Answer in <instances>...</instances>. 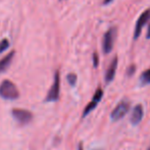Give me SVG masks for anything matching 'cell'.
<instances>
[{
    "label": "cell",
    "mask_w": 150,
    "mask_h": 150,
    "mask_svg": "<svg viewBox=\"0 0 150 150\" xmlns=\"http://www.w3.org/2000/svg\"><path fill=\"white\" fill-rule=\"evenodd\" d=\"M117 35V29L115 27H111L105 32L102 40V50L104 54H109L112 50L115 38Z\"/></svg>",
    "instance_id": "cell-2"
},
{
    "label": "cell",
    "mask_w": 150,
    "mask_h": 150,
    "mask_svg": "<svg viewBox=\"0 0 150 150\" xmlns=\"http://www.w3.org/2000/svg\"><path fill=\"white\" fill-rule=\"evenodd\" d=\"M139 81H140L141 85H147V84H150V68L147 69L146 71H144V72L140 75Z\"/></svg>",
    "instance_id": "cell-11"
},
{
    "label": "cell",
    "mask_w": 150,
    "mask_h": 150,
    "mask_svg": "<svg viewBox=\"0 0 150 150\" xmlns=\"http://www.w3.org/2000/svg\"><path fill=\"white\" fill-rule=\"evenodd\" d=\"M0 97L4 100H16L20 92L13 82L5 79L0 83Z\"/></svg>",
    "instance_id": "cell-1"
},
{
    "label": "cell",
    "mask_w": 150,
    "mask_h": 150,
    "mask_svg": "<svg viewBox=\"0 0 150 150\" xmlns=\"http://www.w3.org/2000/svg\"><path fill=\"white\" fill-rule=\"evenodd\" d=\"M8 47H9V41H8L6 38L2 39L1 41H0V54L3 52L4 50H6Z\"/></svg>",
    "instance_id": "cell-12"
},
{
    "label": "cell",
    "mask_w": 150,
    "mask_h": 150,
    "mask_svg": "<svg viewBox=\"0 0 150 150\" xmlns=\"http://www.w3.org/2000/svg\"><path fill=\"white\" fill-rule=\"evenodd\" d=\"M149 20H150V8H147L146 10H144L141 14V16L137 20L136 25H135V30H134V39L139 38L141 32H142L143 27L148 23Z\"/></svg>",
    "instance_id": "cell-6"
},
{
    "label": "cell",
    "mask_w": 150,
    "mask_h": 150,
    "mask_svg": "<svg viewBox=\"0 0 150 150\" xmlns=\"http://www.w3.org/2000/svg\"><path fill=\"white\" fill-rule=\"evenodd\" d=\"M67 82H69L71 85H75L76 83H77V75L74 74V73H69V74H67Z\"/></svg>",
    "instance_id": "cell-13"
},
{
    "label": "cell",
    "mask_w": 150,
    "mask_h": 150,
    "mask_svg": "<svg viewBox=\"0 0 150 150\" xmlns=\"http://www.w3.org/2000/svg\"><path fill=\"white\" fill-rule=\"evenodd\" d=\"M134 70H135V66L134 65H132V66L128 69V75H132L133 72H134Z\"/></svg>",
    "instance_id": "cell-15"
},
{
    "label": "cell",
    "mask_w": 150,
    "mask_h": 150,
    "mask_svg": "<svg viewBox=\"0 0 150 150\" xmlns=\"http://www.w3.org/2000/svg\"><path fill=\"white\" fill-rule=\"evenodd\" d=\"M143 118V107L142 105H137L135 106V108L133 109V112L131 114V117H130V121L132 124L136 126L138 124L139 122L142 120Z\"/></svg>",
    "instance_id": "cell-9"
},
{
    "label": "cell",
    "mask_w": 150,
    "mask_h": 150,
    "mask_svg": "<svg viewBox=\"0 0 150 150\" xmlns=\"http://www.w3.org/2000/svg\"><path fill=\"white\" fill-rule=\"evenodd\" d=\"M102 97H103V90H101L100 88H98L96 90V92H95V94H94V96H93L92 100L90 101V103L85 107V109H84L83 117H86V116H87L88 114L91 112V111L94 110V109L96 108V106L99 104V102L101 101Z\"/></svg>",
    "instance_id": "cell-7"
},
{
    "label": "cell",
    "mask_w": 150,
    "mask_h": 150,
    "mask_svg": "<svg viewBox=\"0 0 150 150\" xmlns=\"http://www.w3.org/2000/svg\"><path fill=\"white\" fill-rule=\"evenodd\" d=\"M111 1H112V0H103V4H104V5H107V4H109Z\"/></svg>",
    "instance_id": "cell-16"
},
{
    "label": "cell",
    "mask_w": 150,
    "mask_h": 150,
    "mask_svg": "<svg viewBox=\"0 0 150 150\" xmlns=\"http://www.w3.org/2000/svg\"><path fill=\"white\" fill-rule=\"evenodd\" d=\"M148 150H150V148H149V149H148Z\"/></svg>",
    "instance_id": "cell-19"
},
{
    "label": "cell",
    "mask_w": 150,
    "mask_h": 150,
    "mask_svg": "<svg viewBox=\"0 0 150 150\" xmlns=\"http://www.w3.org/2000/svg\"><path fill=\"white\" fill-rule=\"evenodd\" d=\"M147 38L150 39V24H149V26H148V30H147Z\"/></svg>",
    "instance_id": "cell-17"
},
{
    "label": "cell",
    "mask_w": 150,
    "mask_h": 150,
    "mask_svg": "<svg viewBox=\"0 0 150 150\" xmlns=\"http://www.w3.org/2000/svg\"><path fill=\"white\" fill-rule=\"evenodd\" d=\"M59 92H60V74L59 71H56L54 74V80L50 90H48L47 96H46V102H55L59 99Z\"/></svg>",
    "instance_id": "cell-3"
},
{
    "label": "cell",
    "mask_w": 150,
    "mask_h": 150,
    "mask_svg": "<svg viewBox=\"0 0 150 150\" xmlns=\"http://www.w3.org/2000/svg\"><path fill=\"white\" fill-rule=\"evenodd\" d=\"M78 150H83V144L82 143H80L79 146H78Z\"/></svg>",
    "instance_id": "cell-18"
},
{
    "label": "cell",
    "mask_w": 150,
    "mask_h": 150,
    "mask_svg": "<svg viewBox=\"0 0 150 150\" xmlns=\"http://www.w3.org/2000/svg\"><path fill=\"white\" fill-rule=\"evenodd\" d=\"M130 110V102L127 100L120 101L119 104L115 106V108L110 113V118L112 121H117V120L122 119L128 111Z\"/></svg>",
    "instance_id": "cell-4"
},
{
    "label": "cell",
    "mask_w": 150,
    "mask_h": 150,
    "mask_svg": "<svg viewBox=\"0 0 150 150\" xmlns=\"http://www.w3.org/2000/svg\"><path fill=\"white\" fill-rule=\"evenodd\" d=\"M14 54H16V52H14V50H11L9 54L6 55L4 58H2L1 60H0V73L4 72V71L7 69V67L11 64L12 59H13V57H14Z\"/></svg>",
    "instance_id": "cell-10"
},
{
    "label": "cell",
    "mask_w": 150,
    "mask_h": 150,
    "mask_svg": "<svg viewBox=\"0 0 150 150\" xmlns=\"http://www.w3.org/2000/svg\"><path fill=\"white\" fill-rule=\"evenodd\" d=\"M93 67L94 68L98 67V54L96 52L93 54Z\"/></svg>",
    "instance_id": "cell-14"
},
{
    "label": "cell",
    "mask_w": 150,
    "mask_h": 150,
    "mask_svg": "<svg viewBox=\"0 0 150 150\" xmlns=\"http://www.w3.org/2000/svg\"><path fill=\"white\" fill-rule=\"evenodd\" d=\"M117 68V57H115L112 59V61H111V63L109 64L106 73H105V82L106 83H109V82H111L113 80Z\"/></svg>",
    "instance_id": "cell-8"
},
{
    "label": "cell",
    "mask_w": 150,
    "mask_h": 150,
    "mask_svg": "<svg viewBox=\"0 0 150 150\" xmlns=\"http://www.w3.org/2000/svg\"><path fill=\"white\" fill-rule=\"evenodd\" d=\"M11 114L14 119L18 122H20L21 124H28L33 120V114L26 109L14 108L12 109Z\"/></svg>",
    "instance_id": "cell-5"
}]
</instances>
